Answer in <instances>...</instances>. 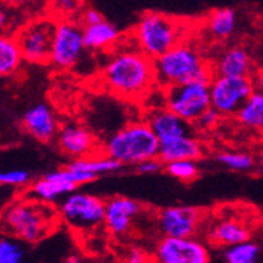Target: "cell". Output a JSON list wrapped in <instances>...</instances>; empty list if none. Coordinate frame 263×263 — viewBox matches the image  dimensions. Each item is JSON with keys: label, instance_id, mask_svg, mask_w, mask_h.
<instances>
[{"label": "cell", "instance_id": "obj_1", "mask_svg": "<svg viewBox=\"0 0 263 263\" xmlns=\"http://www.w3.org/2000/svg\"><path fill=\"white\" fill-rule=\"evenodd\" d=\"M104 81L107 89L118 97H144L156 83L155 59L141 50L118 52L105 66Z\"/></svg>", "mask_w": 263, "mask_h": 263}, {"label": "cell", "instance_id": "obj_2", "mask_svg": "<svg viewBox=\"0 0 263 263\" xmlns=\"http://www.w3.org/2000/svg\"><path fill=\"white\" fill-rule=\"evenodd\" d=\"M50 203L32 197L21 199L3 211V226L10 235L26 243H36L54 230L59 212Z\"/></svg>", "mask_w": 263, "mask_h": 263}, {"label": "cell", "instance_id": "obj_3", "mask_svg": "<svg viewBox=\"0 0 263 263\" xmlns=\"http://www.w3.org/2000/svg\"><path fill=\"white\" fill-rule=\"evenodd\" d=\"M155 71L156 83L163 89L192 81L211 82L215 76L199 51L183 42L155 59Z\"/></svg>", "mask_w": 263, "mask_h": 263}, {"label": "cell", "instance_id": "obj_4", "mask_svg": "<svg viewBox=\"0 0 263 263\" xmlns=\"http://www.w3.org/2000/svg\"><path fill=\"white\" fill-rule=\"evenodd\" d=\"M160 140L148 122H133L111 136L104 146L107 156L125 165L159 157Z\"/></svg>", "mask_w": 263, "mask_h": 263}, {"label": "cell", "instance_id": "obj_5", "mask_svg": "<svg viewBox=\"0 0 263 263\" xmlns=\"http://www.w3.org/2000/svg\"><path fill=\"white\" fill-rule=\"evenodd\" d=\"M183 25L160 12H146L135 28V41L139 50L156 59L183 41Z\"/></svg>", "mask_w": 263, "mask_h": 263}, {"label": "cell", "instance_id": "obj_6", "mask_svg": "<svg viewBox=\"0 0 263 263\" xmlns=\"http://www.w3.org/2000/svg\"><path fill=\"white\" fill-rule=\"evenodd\" d=\"M165 106L190 124H195L197 118L211 107L210 82L192 81L166 87Z\"/></svg>", "mask_w": 263, "mask_h": 263}, {"label": "cell", "instance_id": "obj_7", "mask_svg": "<svg viewBox=\"0 0 263 263\" xmlns=\"http://www.w3.org/2000/svg\"><path fill=\"white\" fill-rule=\"evenodd\" d=\"M106 201L85 192H70L59 204L61 218L74 230L90 231L105 220Z\"/></svg>", "mask_w": 263, "mask_h": 263}, {"label": "cell", "instance_id": "obj_8", "mask_svg": "<svg viewBox=\"0 0 263 263\" xmlns=\"http://www.w3.org/2000/svg\"><path fill=\"white\" fill-rule=\"evenodd\" d=\"M55 17H39L16 32L23 58L32 65H47L51 59L52 42L55 35Z\"/></svg>", "mask_w": 263, "mask_h": 263}, {"label": "cell", "instance_id": "obj_9", "mask_svg": "<svg viewBox=\"0 0 263 263\" xmlns=\"http://www.w3.org/2000/svg\"><path fill=\"white\" fill-rule=\"evenodd\" d=\"M254 91L250 76H214L210 82L211 106L222 116H236Z\"/></svg>", "mask_w": 263, "mask_h": 263}, {"label": "cell", "instance_id": "obj_10", "mask_svg": "<svg viewBox=\"0 0 263 263\" xmlns=\"http://www.w3.org/2000/svg\"><path fill=\"white\" fill-rule=\"evenodd\" d=\"M85 50L81 22L78 19H57L50 65L59 70L71 69L78 63Z\"/></svg>", "mask_w": 263, "mask_h": 263}, {"label": "cell", "instance_id": "obj_11", "mask_svg": "<svg viewBox=\"0 0 263 263\" xmlns=\"http://www.w3.org/2000/svg\"><path fill=\"white\" fill-rule=\"evenodd\" d=\"M155 258L161 263H207L208 249L199 240L190 238L164 236L157 243Z\"/></svg>", "mask_w": 263, "mask_h": 263}, {"label": "cell", "instance_id": "obj_12", "mask_svg": "<svg viewBox=\"0 0 263 263\" xmlns=\"http://www.w3.org/2000/svg\"><path fill=\"white\" fill-rule=\"evenodd\" d=\"M203 220V211L195 207H170L157 216L159 229L164 236L190 238L196 234Z\"/></svg>", "mask_w": 263, "mask_h": 263}, {"label": "cell", "instance_id": "obj_13", "mask_svg": "<svg viewBox=\"0 0 263 263\" xmlns=\"http://www.w3.org/2000/svg\"><path fill=\"white\" fill-rule=\"evenodd\" d=\"M57 141L61 151L73 159L91 156L97 151V142L91 132L78 124H65L61 126Z\"/></svg>", "mask_w": 263, "mask_h": 263}, {"label": "cell", "instance_id": "obj_14", "mask_svg": "<svg viewBox=\"0 0 263 263\" xmlns=\"http://www.w3.org/2000/svg\"><path fill=\"white\" fill-rule=\"evenodd\" d=\"M140 204L124 196L113 197L105 205L104 224L113 236H124L130 230L133 219L139 215Z\"/></svg>", "mask_w": 263, "mask_h": 263}, {"label": "cell", "instance_id": "obj_15", "mask_svg": "<svg viewBox=\"0 0 263 263\" xmlns=\"http://www.w3.org/2000/svg\"><path fill=\"white\" fill-rule=\"evenodd\" d=\"M23 128L28 135L41 142H50L58 136L59 125L51 107L46 104L31 106L23 116Z\"/></svg>", "mask_w": 263, "mask_h": 263}, {"label": "cell", "instance_id": "obj_16", "mask_svg": "<svg viewBox=\"0 0 263 263\" xmlns=\"http://www.w3.org/2000/svg\"><path fill=\"white\" fill-rule=\"evenodd\" d=\"M146 122L151 125V128L156 133L160 141L179 137V136L192 135L190 122L185 121L166 106L152 110Z\"/></svg>", "mask_w": 263, "mask_h": 263}, {"label": "cell", "instance_id": "obj_17", "mask_svg": "<svg viewBox=\"0 0 263 263\" xmlns=\"http://www.w3.org/2000/svg\"><path fill=\"white\" fill-rule=\"evenodd\" d=\"M204 155L201 142L192 135L179 136L160 141L159 159L164 164L176 160H197Z\"/></svg>", "mask_w": 263, "mask_h": 263}, {"label": "cell", "instance_id": "obj_18", "mask_svg": "<svg viewBox=\"0 0 263 263\" xmlns=\"http://www.w3.org/2000/svg\"><path fill=\"white\" fill-rule=\"evenodd\" d=\"M250 236H251V231L245 223L230 218L218 220L211 226L208 232L210 242L215 246L222 247H229L236 243L249 240Z\"/></svg>", "mask_w": 263, "mask_h": 263}, {"label": "cell", "instance_id": "obj_19", "mask_svg": "<svg viewBox=\"0 0 263 263\" xmlns=\"http://www.w3.org/2000/svg\"><path fill=\"white\" fill-rule=\"evenodd\" d=\"M253 63L249 52L242 47H231L219 57L215 65V76H250Z\"/></svg>", "mask_w": 263, "mask_h": 263}, {"label": "cell", "instance_id": "obj_20", "mask_svg": "<svg viewBox=\"0 0 263 263\" xmlns=\"http://www.w3.org/2000/svg\"><path fill=\"white\" fill-rule=\"evenodd\" d=\"M76 184L59 180V179L50 176L49 173H46L42 179L32 184L28 197L45 201V203H54L65 195H69L70 192L76 191Z\"/></svg>", "mask_w": 263, "mask_h": 263}, {"label": "cell", "instance_id": "obj_21", "mask_svg": "<svg viewBox=\"0 0 263 263\" xmlns=\"http://www.w3.org/2000/svg\"><path fill=\"white\" fill-rule=\"evenodd\" d=\"M120 38V32L115 25L104 21L94 25L83 26V39L86 50H104Z\"/></svg>", "mask_w": 263, "mask_h": 263}, {"label": "cell", "instance_id": "obj_22", "mask_svg": "<svg viewBox=\"0 0 263 263\" xmlns=\"http://www.w3.org/2000/svg\"><path fill=\"white\" fill-rule=\"evenodd\" d=\"M25 61L21 45L15 35H4L0 39V74L12 76Z\"/></svg>", "mask_w": 263, "mask_h": 263}, {"label": "cell", "instance_id": "obj_23", "mask_svg": "<svg viewBox=\"0 0 263 263\" xmlns=\"http://www.w3.org/2000/svg\"><path fill=\"white\" fill-rule=\"evenodd\" d=\"M238 121L250 129H263V94L254 91L236 113Z\"/></svg>", "mask_w": 263, "mask_h": 263}, {"label": "cell", "instance_id": "obj_24", "mask_svg": "<svg viewBox=\"0 0 263 263\" xmlns=\"http://www.w3.org/2000/svg\"><path fill=\"white\" fill-rule=\"evenodd\" d=\"M122 165L124 164L120 163L118 160L113 159V157L107 156V155H105L104 157L87 156L81 157V159H73V161L69 164V166H71V168L94 173L97 176H100L102 173L116 172V171L121 170Z\"/></svg>", "mask_w": 263, "mask_h": 263}, {"label": "cell", "instance_id": "obj_25", "mask_svg": "<svg viewBox=\"0 0 263 263\" xmlns=\"http://www.w3.org/2000/svg\"><path fill=\"white\" fill-rule=\"evenodd\" d=\"M208 30L215 38L226 39L235 31L236 16L235 12L230 8H219L212 11L208 17Z\"/></svg>", "mask_w": 263, "mask_h": 263}, {"label": "cell", "instance_id": "obj_26", "mask_svg": "<svg viewBox=\"0 0 263 263\" xmlns=\"http://www.w3.org/2000/svg\"><path fill=\"white\" fill-rule=\"evenodd\" d=\"M260 253V247L254 242L245 240L226 247L223 258L227 263H255Z\"/></svg>", "mask_w": 263, "mask_h": 263}, {"label": "cell", "instance_id": "obj_27", "mask_svg": "<svg viewBox=\"0 0 263 263\" xmlns=\"http://www.w3.org/2000/svg\"><path fill=\"white\" fill-rule=\"evenodd\" d=\"M46 6L55 19H78L85 8V0H47Z\"/></svg>", "mask_w": 263, "mask_h": 263}, {"label": "cell", "instance_id": "obj_28", "mask_svg": "<svg viewBox=\"0 0 263 263\" xmlns=\"http://www.w3.org/2000/svg\"><path fill=\"white\" fill-rule=\"evenodd\" d=\"M166 173L172 177H176L184 183H190L195 180L199 175V168L196 165V160H176L164 165Z\"/></svg>", "mask_w": 263, "mask_h": 263}, {"label": "cell", "instance_id": "obj_29", "mask_svg": "<svg viewBox=\"0 0 263 263\" xmlns=\"http://www.w3.org/2000/svg\"><path fill=\"white\" fill-rule=\"evenodd\" d=\"M218 161L222 165L227 166L232 171H238V172H246V171L253 170L255 165L253 156L242 152H224L219 155Z\"/></svg>", "mask_w": 263, "mask_h": 263}, {"label": "cell", "instance_id": "obj_30", "mask_svg": "<svg viewBox=\"0 0 263 263\" xmlns=\"http://www.w3.org/2000/svg\"><path fill=\"white\" fill-rule=\"evenodd\" d=\"M25 258V250L10 238L0 239V263H21Z\"/></svg>", "mask_w": 263, "mask_h": 263}, {"label": "cell", "instance_id": "obj_31", "mask_svg": "<svg viewBox=\"0 0 263 263\" xmlns=\"http://www.w3.org/2000/svg\"><path fill=\"white\" fill-rule=\"evenodd\" d=\"M30 181V173L23 170H11L0 173V184L12 185V187H23Z\"/></svg>", "mask_w": 263, "mask_h": 263}, {"label": "cell", "instance_id": "obj_32", "mask_svg": "<svg viewBox=\"0 0 263 263\" xmlns=\"http://www.w3.org/2000/svg\"><path fill=\"white\" fill-rule=\"evenodd\" d=\"M220 116L222 115H220L215 107L211 106V107H208L207 110H205L200 117L197 118V121L195 122V124L201 129H210L218 124Z\"/></svg>", "mask_w": 263, "mask_h": 263}, {"label": "cell", "instance_id": "obj_33", "mask_svg": "<svg viewBox=\"0 0 263 263\" xmlns=\"http://www.w3.org/2000/svg\"><path fill=\"white\" fill-rule=\"evenodd\" d=\"M165 165V164L159 159V157H155V159H148L142 163L137 164V172L141 173V175H152V173H156L159 171H161V168Z\"/></svg>", "mask_w": 263, "mask_h": 263}, {"label": "cell", "instance_id": "obj_34", "mask_svg": "<svg viewBox=\"0 0 263 263\" xmlns=\"http://www.w3.org/2000/svg\"><path fill=\"white\" fill-rule=\"evenodd\" d=\"M78 21L81 22V25L82 26H89L104 21V16H102L101 12H98L97 10H94V8H83L80 17H78Z\"/></svg>", "mask_w": 263, "mask_h": 263}, {"label": "cell", "instance_id": "obj_35", "mask_svg": "<svg viewBox=\"0 0 263 263\" xmlns=\"http://www.w3.org/2000/svg\"><path fill=\"white\" fill-rule=\"evenodd\" d=\"M2 2H3L4 6H7L10 8H26L38 4L41 0H2Z\"/></svg>", "mask_w": 263, "mask_h": 263}, {"label": "cell", "instance_id": "obj_36", "mask_svg": "<svg viewBox=\"0 0 263 263\" xmlns=\"http://www.w3.org/2000/svg\"><path fill=\"white\" fill-rule=\"evenodd\" d=\"M126 262L129 263H144L146 262V254L145 251H142L141 249H132L126 256Z\"/></svg>", "mask_w": 263, "mask_h": 263}, {"label": "cell", "instance_id": "obj_37", "mask_svg": "<svg viewBox=\"0 0 263 263\" xmlns=\"http://www.w3.org/2000/svg\"><path fill=\"white\" fill-rule=\"evenodd\" d=\"M253 81H254V86H255V90L263 94V69H259L258 71H256Z\"/></svg>", "mask_w": 263, "mask_h": 263}, {"label": "cell", "instance_id": "obj_38", "mask_svg": "<svg viewBox=\"0 0 263 263\" xmlns=\"http://www.w3.org/2000/svg\"><path fill=\"white\" fill-rule=\"evenodd\" d=\"M80 256L78 255H70L67 256V259H66V262H69V263H77V262H80Z\"/></svg>", "mask_w": 263, "mask_h": 263}, {"label": "cell", "instance_id": "obj_39", "mask_svg": "<svg viewBox=\"0 0 263 263\" xmlns=\"http://www.w3.org/2000/svg\"><path fill=\"white\" fill-rule=\"evenodd\" d=\"M259 160H260V164H262V165H263V151H262V153H260V156H259Z\"/></svg>", "mask_w": 263, "mask_h": 263}]
</instances>
